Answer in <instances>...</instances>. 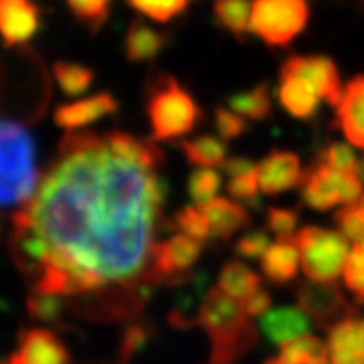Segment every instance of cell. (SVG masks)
I'll return each mask as SVG.
<instances>
[{
    "label": "cell",
    "mask_w": 364,
    "mask_h": 364,
    "mask_svg": "<svg viewBox=\"0 0 364 364\" xmlns=\"http://www.w3.org/2000/svg\"><path fill=\"white\" fill-rule=\"evenodd\" d=\"M334 221L346 239H352L354 243H364V208L358 203L340 208L334 215Z\"/></svg>",
    "instance_id": "33"
},
{
    "label": "cell",
    "mask_w": 364,
    "mask_h": 364,
    "mask_svg": "<svg viewBox=\"0 0 364 364\" xmlns=\"http://www.w3.org/2000/svg\"><path fill=\"white\" fill-rule=\"evenodd\" d=\"M227 105L233 109L237 116L249 122H263L272 116V93H269V85L267 83H259L249 91H241L235 93L227 100Z\"/></svg>",
    "instance_id": "27"
},
{
    "label": "cell",
    "mask_w": 364,
    "mask_h": 364,
    "mask_svg": "<svg viewBox=\"0 0 364 364\" xmlns=\"http://www.w3.org/2000/svg\"><path fill=\"white\" fill-rule=\"evenodd\" d=\"M164 154L124 132L69 134L35 196L13 219L9 249L39 318L90 320L144 312L164 225Z\"/></svg>",
    "instance_id": "1"
},
{
    "label": "cell",
    "mask_w": 364,
    "mask_h": 364,
    "mask_svg": "<svg viewBox=\"0 0 364 364\" xmlns=\"http://www.w3.org/2000/svg\"><path fill=\"white\" fill-rule=\"evenodd\" d=\"M215 128L223 140H235L247 132V122L241 116L233 114L231 109L217 107L215 109Z\"/></svg>",
    "instance_id": "39"
},
{
    "label": "cell",
    "mask_w": 364,
    "mask_h": 364,
    "mask_svg": "<svg viewBox=\"0 0 364 364\" xmlns=\"http://www.w3.org/2000/svg\"><path fill=\"white\" fill-rule=\"evenodd\" d=\"M227 191L229 195L249 205H257L259 200V178H257V170L241 174V176H231V181L227 182Z\"/></svg>",
    "instance_id": "37"
},
{
    "label": "cell",
    "mask_w": 364,
    "mask_h": 364,
    "mask_svg": "<svg viewBox=\"0 0 364 364\" xmlns=\"http://www.w3.org/2000/svg\"><path fill=\"white\" fill-rule=\"evenodd\" d=\"M203 255V243L188 235L176 233L156 247V273L162 284H172L188 275Z\"/></svg>",
    "instance_id": "11"
},
{
    "label": "cell",
    "mask_w": 364,
    "mask_h": 364,
    "mask_svg": "<svg viewBox=\"0 0 364 364\" xmlns=\"http://www.w3.org/2000/svg\"><path fill=\"white\" fill-rule=\"evenodd\" d=\"M310 316L301 308L282 306L269 310L259 318V332L269 340L272 344L284 346L291 340H298L310 332Z\"/></svg>",
    "instance_id": "14"
},
{
    "label": "cell",
    "mask_w": 364,
    "mask_h": 364,
    "mask_svg": "<svg viewBox=\"0 0 364 364\" xmlns=\"http://www.w3.org/2000/svg\"><path fill=\"white\" fill-rule=\"evenodd\" d=\"M39 28V11L31 0H0V35L9 45L33 39Z\"/></svg>",
    "instance_id": "15"
},
{
    "label": "cell",
    "mask_w": 364,
    "mask_h": 364,
    "mask_svg": "<svg viewBox=\"0 0 364 364\" xmlns=\"http://www.w3.org/2000/svg\"><path fill=\"white\" fill-rule=\"evenodd\" d=\"M152 336V328L146 324H132L124 338H122V360L128 364L134 358V354L146 348L148 340Z\"/></svg>",
    "instance_id": "38"
},
{
    "label": "cell",
    "mask_w": 364,
    "mask_h": 364,
    "mask_svg": "<svg viewBox=\"0 0 364 364\" xmlns=\"http://www.w3.org/2000/svg\"><path fill=\"white\" fill-rule=\"evenodd\" d=\"M301 198L308 207L328 210L336 205H354L363 196V181L358 174L340 172L322 162H316L304 172Z\"/></svg>",
    "instance_id": "7"
},
{
    "label": "cell",
    "mask_w": 364,
    "mask_h": 364,
    "mask_svg": "<svg viewBox=\"0 0 364 364\" xmlns=\"http://www.w3.org/2000/svg\"><path fill=\"white\" fill-rule=\"evenodd\" d=\"M330 358L328 344L318 336H301L279 346L277 356L269 358L265 364H326Z\"/></svg>",
    "instance_id": "24"
},
{
    "label": "cell",
    "mask_w": 364,
    "mask_h": 364,
    "mask_svg": "<svg viewBox=\"0 0 364 364\" xmlns=\"http://www.w3.org/2000/svg\"><path fill=\"white\" fill-rule=\"evenodd\" d=\"M67 4L79 23L90 26L91 31H100L109 16L112 0H67Z\"/></svg>",
    "instance_id": "31"
},
{
    "label": "cell",
    "mask_w": 364,
    "mask_h": 364,
    "mask_svg": "<svg viewBox=\"0 0 364 364\" xmlns=\"http://www.w3.org/2000/svg\"><path fill=\"white\" fill-rule=\"evenodd\" d=\"M342 4H350V6H364V0H336Z\"/></svg>",
    "instance_id": "43"
},
{
    "label": "cell",
    "mask_w": 364,
    "mask_h": 364,
    "mask_svg": "<svg viewBox=\"0 0 364 364\" xmlns=\"http://www.w3.org/2000/svg\"><path fill=\"white\" fill-rule=\"evenodd\" d=\"M55 75L59 79L61 87L67 91V93H81L85 91L91 85L93 81V73L90 69L81 65H73V63H59L55 67Z\"/></svg>",
    "instance_id": "35"
},
{
    "label": "cell",
    "mask_w": 364,
    "mask_h": 364,
    "mask_svg": "<svg viewBox=\"0 0 364 364\" xmlns=\"http://www.w3.org/2000/svg\"><path fill=\"white\" fill-rule=\"evenodd\" d=\"M196 326H200L210 340V352L203 364H239L251 348H255L259 338L243 304L219 287L207 291Z\"/></svg>",
    "instance_id": "2"
},
{
    "label": "cell",
    "mask_w": 364,
    "mask_h": 364,
    "mask_svg": "<svg viewBox=\"0 0 364 364\" xmlns=\"http://www.w3.org/2000/svg\"><path fill=\"white\" fill-rule=\"evenodd\" d=\"M299 213L294 208L272 207L267 208L265 223L267 229L272 231L279 241H289L291 237H296V227H298Z\"/></svg>",
    "instance_id": "32"
},
{
    "label": "cell",
    "mask_w": 364,
    "mask_h": 364,
    "mask_svg": "<svg viewBox=\"0 0 364 364\" xmlns=\"http://www.w3.org/2000/svg\"><path fill=\"white\" fill-rule=\"evenodd\" d=\"M132 9L138 13L156 21V23H170L172 18L181 16L195 0H126Z\"/></svg>",
    "instance_id": "28"
},
{
    "label": "cell",
    "mask_w": 364,
    "mask_h": 364,
    "mask_svg": "<svg viewBox=\"0 0 364 364\" xmlns=\"http://www.w3.org/2000/svg\"><path fill=\"white\" fill-rule=\"evenodd\" d=\"M358 205H360V207L364 208V193H363V196H360V198H358Z\"/></svg>",
    "instance_id": "45"
},
{
    "label": "cell",
    "mask_w": 364,
    "mask_h": 364,
    "mask_svg": "<svg viewBox=\"0 0 364 364\" xmlns=\"http://www.w3.org/2000/svg\"><path fill=\"white\" fill-rule=\"evenodd\" d=\"M37 152L31 134L16 122L0 119V208H21L39 188Z\"/></svg>",
    "instance_id": "3"
},
{
    "label": "cell",
    "mask_w": 364,
    "mask_h": 364,
    "mask_svg": "<svg viewBox=\"0 0 364 364\" xmlns=\"http://www.w3.org/2000/svg\"><path fill=\"white\" fill-rule=\"evenodd\" d=\"M336 117L346 140L356 148H364V75L354 77L346 85L336 107Z\"/></svg>",
    "instance_id": "18"
},
{
    "label": "cell",
    "mask_w": 364,
    "mask_h": 364,
    "mask_svg": "<svg viewBox=\"0 0 364 364\" xmlns=\"http://www.w3.org/2000/svg\"><path fill=\"white\" fill-rule=\"evenodd\" d=\"M318 162H322L330 168L340 170V172H350V174H358V168H360V162L354 156V152L346 144L340 142L330 144L326 150H322Z\"/></svg>",
    "instance_id": "34"
},
{
    "label": "cell",
    "mask_w": 364,
    "mask_h": 364,
    "mask_svg": "<svg viewBox=\"0 0 364 364\" xmlns=\"http://www.w3.org/2000/svg\"><path fill=\"white\" fill-rule=\"evenodd\" d=\"M172 284H178L181 291L168 314V322L176 330H188L196 326L200 304L207 296V277L203 273H188Z\"/></svg>",
    "instance_id": "16"
},
{
    "label": "cell",
    "mask_w": 364,
    "mask_h": 364,
    "mask_svg": "<svg viewBox=\"0 0 364 364\" xmlns=\"http://www.w3.org/2000/svg\"><path fill=\"white\" fill-rule=\"evenodd\" d=\"M0 364H9V360H2V363H0Z\"/></svg>",
    "instance_id": "46"
},
{
    "label": "cell",
    "mask_w": 364,
    "mask_h": 364,
    "mask_svg": "<svg viewBox=\"0 0 364 364\" xmlns=\"http://www.w3.org/2000/svg\"><path fill=\"white\" fill-rule=\"evenodd\" d=\"M272 247V239L265 231H253V233L243 235L237 245L235 251L245 257V259H261L265 255V251Z\"/></svg>",
    "instance_id": "40"
},
{
    "label": "cell",
    "mask_w": 364,
    "mask_h": 364,
    "mask_svg": "<svg viewBox=\"0 0 364 364\" xmlns=\"http://www.w3.org/2000/svg\"><path fill=\"white\" fill-rule=\"evenodd\" d=\"M241 304H243L245 314L253 320V318L265 316V314L272 310V296H269L265 289H259V291H255L253 296H249V298L245 299V301H241Z\"/></svg>",
    "instance_id": "41"
},
{
    "label": "cell",
    "mask_w": 364,
    "mask_h": 364,
    "mask_svg": "<svg viewBox=\"0 0 364 364\" xmlns=\"http://www.w3.org/2000/svg\"><path fill=\"white\" fill-rule=\"evenodd\" d=\"M344 282L352 294L364 301V243H356L350 251L344 265Z\"/></svg>",
    "instance_id": "36"
},
{
    "label": "cell",
    "mask_w": 364,
    "mask_h": 364,
    "mask_svg": "<svg viewBox=\"0 0 364 364\" xmlns=\"http://www.w3.org/2000/svg\"><path fill=\"white\" fill-rule=\"evenodd\" d=\"M181 148L186 162L196 168H217L225 166V162L229 160V148L217 136H198L182 140Z\"/></svg>",
    "instance_id": "25"
},
{
    "label": "cell",
    "mask_w": 364,
    "mask_h": 364,
    "mask_svg": "<svg viewBox=\"0 0 364 364\" xmlns=\"http://www.w3.org/2000/svg\"><path fill=\"white\" fill-rule=\"evenodd\" d=\"M328 352L332 364H364V318L346 316L330 326Z\"/></svg>",
    "instance_id": "13"
},
{
    "label": "cell",
    "mask_w": 364,
    "mask_h": 364,
    "mask_svg": "<svg viewBox=\"0 0 364 364\" xmlns=\"http://www.w3.org/2000/svg\"><path fill=\"white\" fill-rule=\"evenodd\" d=\"M221 184L223 178L217 170L198 168L188 176V196L196 207L207 205L208 200L217 198Z\"/></svg>",
    "instance_id": "29"
},
{
    "label": "cell",
    "mask_w": 364,
    "mask_h": 364,
    "mask_svg": "<svg viewBox=\"0 0 364 364\" xmlns=\"http://www.w3.org/2000/svg\"><path fill=\"white\" fill-rule=\"evenodd\" d=\"M198 208L207 217L210 235L221 241H229L237 231L245 229L249 225L247 208L239 203H233L231 198H213Z\"/></svg>",
    "instance_id": "19"
},
{
    "label": "cell",
    "mask_w": 364,
    "mask_h": 364,
    "mask_svg": "<svg viewBox=\"0 0 364 364\" xmlns=\"http://www.w3.org/2000/svg\"><path fill=\"white\" fill-rule=\"evenodd\" d=\"M225 172L229 174V176H241V174H247V172H253V170H257V166L247 160V158H241V156H233L229 158L227 162H225Z\"/></svg>",
    "instance_id": "42"
},
{
    "label": "cell",
    "mask_w": 364,
    "mask_h": 364,
    "mask_svg": "<svg viewBox=\"0 0 364 364\" xmlns=\"http://www.w3.org/2000/svg\"><path fill=\"white\" fill-rule=\"evenodd\" d=\"M170 227H174L178 233L188 235L196 241H208L210 235V227H208L207 217L203 215V210L193 205V207H184L181 213L174 215V219L170 221Z\"/></svg>",
    "instance_id": "30"
},
{
    "label": "cell",
    "mask_w": 364,
    "mask_h": 364,
    "mask_svg": "<svg viewBox=\"0 0 364 364\" xmlns=\"http://www.w3.org/2000/svg\"><path fill=\"white\" fill-rule=\"evenodd\" d=\"M217 287L237 301H245L261 289V277L243 261H227L219 273Z\"/></svg>",
    "instance_id": "23"
},
{
    "label": "cell",
    "mask_w": 364,
    "mask_h": 364,
    "mask_svg": "<svg viewBox=\"0 0 364 364\" xmlns=\"http://www.w3.org/2000/svg\"><path fill=\"white\" fill-rule=\"evenodd\" d=\"M9 364H69L71 354L65 342L49 328H25L16 338V350Z\"/></svg>",
    "instance_id": "9"
},
{
    "label": "cell",
    "mask_w": 364,
    "mask_h": 364,
    "mask_svg": "<svg viewBox=\"0 0 364 364\" xmlns=\"http://www.w3.org/2000/svg\"><path fill=\"white\" fill-rule=\"evenodd\" d=\"M298 306L304 312L310 316L320 328L330 326L332 322L336 324L342 318H346L344 314H350V306L344 298L342 289L334 282L330 284H304L298 287Z\"/></svg>",
    "instance_id": "10"
},
{
    "label": "cell",
    "mask_w": 364,
    "mask_h": 364,
    "mask_svg": "<svg viewBox=\"0 0 364 364\" xmlns=\"http://www.w3.org/2000/svg\"><path fill=\"white\" fill-rule=\"evenodd\" d=\"M251 4L253 0H213V18L235 41L243 43L251 31Z\"/></svg>",
    "instance_id": "26"
},
{
    "label": "cell",
    "mask_w": 364,
    "mask_h": 364,
    "mask_svg": "<svg viewBox=\"0 0 364 364\" xmlns=\"http://www.w3.org/2000/svg\"><path fill=\"white\" fill-rule=\"evenodd\" d=\"M299 249L296 241H277L261 257V272L273 286L291 284L298 275Z\"/></svg>",
    "instance_id": "20"
},
{
    "label": "cell",
    "mask_w": 364,
    "mask_h": 364,
    "mask_svg": "<svg viewBox=\"0 0 364 364\" xmlns=\"http://www.w3.org/2000/svg\"><path fill=\"white\" fill-rule=\"evenodd\" d=\"M168 35L148 26L142 21H134L126 33V43H124L126 57L132 63L152 61L168 45Z\"/></svg>",
    "instance_id": "21"
},
{
    "label": "cell",
    "mask_w": 364,
    "mask_h": 364,
    "mask_svg": "<svg viewBox=\"0 0 364 364\" xmlns=\"http://www.w3.org/2000/svg\"><path fill=\"white\" fill-rule=\"evenodd\" d=\"M146 114L156 142H168L191 134L205 117L203 107L182 87L181 81L164 71L148 81Z\"/></svg>",
    "instance_id": "4"
},
{
    "label": "cell",
    "mask_w": 364,
    "mask_h": 364,
    "mask_svg": "<svg viewBox=\"0 0 364 364\" xmlns=\"http://www.w3.org/2000/svg\"><path fill=\"white\" fill-rule=\"evenodd\" d=\"M279 104L289 116L301 122H312L320 112V95L304 77L291 73H279Z\"/></svg>",
    "instance_id": "17"
},
{
    "label": "cell",
    "mask_w": 364,
    "mask_h": 364,
    "mask_svg": "<svg viewBox=\"0 0 364 364\" xmlns=\"http://www.w3.org/2000/svg\"><path fill=\"white\" fill-rule=\"evenodd\" d=\"M358 176H360V181L364 182V158L360 160V168H358Z\"/></svg>",
    "instance_id": "44"
},
{
    "label": "cell",
    "mask_w": 364,
    "mask_h": 364,
    "mask_svg": "<svg viewBox=\"0 0 364 364\" xmlns=\"http://www.w3.org/2000/svg\"><path fill=\"white\" fill-rule=\"evenodd\" d=\"M116 107V100L109 93H100V95L87 97V100L77 102V104L61 107L57 112V124L59 126H65L69 130H75V128H81V126H87V124L97 122L100 117L114 114Z\"/></svg>",
    "instance_id": "22"
},
{
    "label": "cell",
    "mask_w": 364,
    "mask_h": 364,
    "mask_svg": "<svg viewBox=\"0 0 364 364\" xmlns=\"http://www.w3.org/2000/svg\"><path fill=\"white\" fill-rule=\"evenodd\" d=\"M294 241L299 249L301 269L310 282L330 284L344 272L350 249L348 239L342 233L322 227H304Z\"/></svg>",
    "instance_id": "5"
},
{
    "label": "cell",
    "mask_w": 364,
    "mask_h": 364,
    "mask_svg": "<svg viewBox=\"0 0 364 364\" xmlns=\"http://www.w3.org/2000/svg\"><path fill=\"white\" fill-rule=\"evenodd\" d=\"M282 73H291V75L306 79L314 90L318 91V95L332 107H338L340 102H342L344 90H342L340 71L336 63L328 57L294 55L282 65Z\"/></svg>",
    "instance_id": "8"
},
{
    "label": "cell",
    "mask_w": 364,
    "mask_h": 364,
    "mask_svg": "<svg viewBox=\"0 0 364 364\" xmlns=\"http://www.w3.org/2000/svg\"><path fill=\"white\" fill-rule=\"evenodd\" d=\"M261 193L282 195L301 184L304 170L298 154L286 150H273L257 164Z\"/></svg>",
    "instance_id": "12"
},
{
    "label": "cell",
    "mask_w": 364,
    "mask_h": 364,
    "mask_svg": "<svg viewBox=\"0 0 364 364\" xmlns=\"http://www.w3.org/2000/svg\"><path fill=\"white\" fill-rule=\"evenodd\" d=\"M310 21L308 0H253L249 28L267 47H287Z\"/></svg>",
    "instance_id": "6"
}]
</instances>
